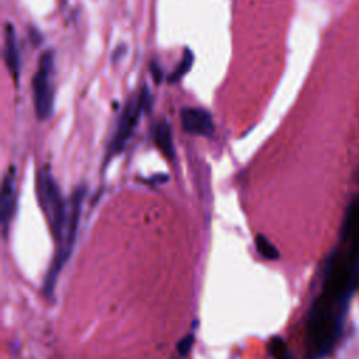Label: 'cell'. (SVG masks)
Instances as JSON below:
<instances>
[{"mask_svg":"<svg viewBox=\"0 0 359 359\" xmlns=\"http://www.w3.org/2000/svg\"><path fill=\"white\" fill-rule=\"evenodd\" d=\"M86 196V187L79 185L72 196L69 198V217L67 223L65 227V233L62 236V240L57 243V251L55 254V258L48 269L45 282H43V292L48 299L53 297L55 287L57 278L65 266V264L69 261L76 238H77V230L80 224V215H81V208H83V201Z\"/></svg>","mask_w":359,"mask_h":359,"instance_id":"6da1fadb","label":"cell"},{"mask_svg":"<svg viewBox=\"0 0 359 359\" xmlns=\"http://www.w3.org/2000/svg\"><path fill=\"white\" fill-rule=\"evenodd\" d=\"M38 199L46 216L48 224L56 243L62 240L69 217V201L66 202L57 182L48 168L38 174Z\"/></svg>","mask_w":359,"mask_h":359,"instance_id":"7a4b0ae2","label":"cell"},{"mask_svg":"<svg viewBox=\"0 0 359 359\" xmlns=\"http://www.w3.org/2000/svg\"><path fill=\"white\" fill-rule=\"evenodd\" d=\"M150 104H151V98H150V93L147 88H143L140 93L133 95L126 102V105L123 107V111L118 119L114 136L111 139L108 153H107V160L121 154L125 150L128 142L130 140V137L137 126L142 112L147 111L150 108Z\"/></svg>","mask_w":359,"mask_h":359,"instance_id":"3957f363","label":"cell"},{"mask_svg":"<svg viewBox=\"0 0 359 359\" xmlns=\"http://www.w3.org/2000/svg\"><path fill=\"white\" fill-rule=\"evenodd\" d=\"M53 52L45 50L38 62V69L32 77L34 105L39 119H48L53 112Z\"/></svg>","mask_w":359,"mask_h":359,"instance_id":"277c9868","label":"cell"},{"mask_svg":"<svg viewBox=\"0 0 359 359\" xmlns=\"http://www.w3.org/2000/svg\"><path fill=\"white\" fill-rule=\"evenodd\" d=\"M181 125L185 132L198 136H212L215 132L213 118L209 111L196 107H185L180 112Z\"/></svg>","mask_w":359,"mask_h":359,"instance_id":"5b68a950","label":"cell"},{"mask_svg":"<svg viewBox=\"0 0 359 359\" xmlns=\"http://www.w3.org/2000/svg\"><path fill=\"white\" fill-rule=\"evenodd\" d=\"M14 205H15V172H14V168L10 167V170L4 174L3 182H1L0 219L4 227V231L7 230V224L13 216Z\"/></svg>","mask_w":359,"mask_h":359,"instance_id":"8992f818","label":"cell"},{"mask_svg":"<svg viewBox=\"0 0 359 359\" xmlns=\"http://www.w3.org/2000/svg\"><path fill=\"white\" fill-rule=\"evenodd\" d=\"M4 60L6 65L10 70V73H13V76L17 79L20 74V49L17 45V38H15V31L13 24H7L6 25V36H4Z\"/></svg>","mask_w":359,"mask_h":359,"instance_id":"52a82bcc","label":"cell"},{"mask_svg":"<svg viewBox=\"0 0 359 359\" xmlns=\"http://www.w3.org/2000/svg\"><path fill=\"white\" fill-rule=\"evenodd\" d=\"M154 142L158 150L167 157L168 160H172L175 156L174 142H172V130L171 125L167 119H161L157 122L154 128Z\"/></svg>","mask_w":359,"mask_h":359,"instance_id":"ba28073f","label":"cell"},{"mask_svg":"<svg viewBox=\"0 0 359 359\" xmlns=\"http://www.w3.org/2000/svg\"><path fill=\"white\" fill-rule=\"evenodd\" d=\"M192 65H194V53H192V50L185 49L181 62H180V63L177 65V67L168 74V79H167L168 83H170V84L178 83V81L191 70Z\"/></svg>","mask_w":359,"mask_h":359,"instance_id":"9c48e42d","label":"cell"},{"mask_svg":"<svg viewBox=\"0 0 359 359\" xmlns=\"http://www.w3.org/2000/svg\"><path fill=\"white\" fill-rule=\"evenodd\" d=\"M255 247H257L258 254H259L262 258H265V259L273 261V259H278V258H279L278 250L275 248V245H273L264 234H258V236L255 237Z\"/></svg>","mask_w":359,"mask_h":359,"instance_id":"30bf717a","label":"cell"},{"mask_svg":"<svg viewBox=\"0 0 359 359\" xmlns=\"http://www.w3.org/2000/svg\"><path fill=\"white\" fill-rule=\"evenodd\" d=\"M269 353L273 359H292L285 341L279 337H273L269 341Z\"/></svg>","mask_w":359,"mask_h":359,"instance_id":"8fae6325","label":"cell"},{"mask_svg":"<svg viewBox=\"0 0 359 359\" xmlns=\"http://www.w3.org/2000/svg\"><path fill=\"white\" fill-rule=\"evenodd\" d=\"M194 341H195V335H194V334H188V335H185V337L178 342V345H177V352H178V355H180L181 358H185V356L189 353V351H191V348H192V345H194Z\"/></svg>","mask_w":359,"mask_h":359,"instance_id":"7c38bea8","label":"cell"},{"mask_svg":"<svg viewBox=\"0 0 359 359\" xmlns=\"http://www.w3.org/2000/svg\"><path fill=\"white\" fill-rule=\"evenodd\" d=\"M150 73H151V76H153V79H154V81L157 84L161 83V80H163V69L160 67V65L156 60L150 63Z\"/></svg>","mask_w":359,"mask_h":359,"instance_id":"4fadbf2b","label":"cell"}]
</instances>
